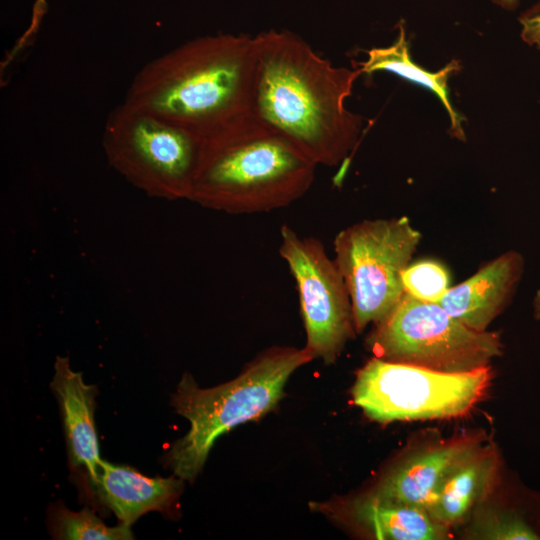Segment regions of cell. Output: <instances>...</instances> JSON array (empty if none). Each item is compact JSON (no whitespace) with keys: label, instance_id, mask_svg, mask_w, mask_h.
I'll use <instances>...</instances> for the list:
<instances>
[{"label":"cell","instance_id":"obj_1","mask_svg":"<svg viewBox=\"0 0 540 540\" xmlns=\"http://www.w3.org/2000/svg\"><path fill=\"white\" fill-rule=\"evenodd\" d=\"M252 115L318 166L343 163L362 118L346 109L358 68L334 66L288 30L253 36Z\"/></svg>","mask_w":540,"mask_h":540},{"label":"cell","instance_id":"obj_2","mask_svg":"<svg viewBox=\"0 0 540 540\" xmlns=\"http://www.w3.org/2000/svg\"><path fill=\"white\" fill-rule=\"evenodd\" d=\"M253 72V36H200L143 65L123 102L203 139L252 114Z\"/></svg>","mask_w":540,"mask_h":540},{"label":"cell","instance_id":"obj_3","mask_svg":"<svg viewBox=\"0 0 540 540\" xmlns=\"http://www.w3.org/2000/svg\"><path fill=\"white\" fill-rule=\"evenodd\" d=\"M317 166L251 114L202 139L188 200L228 214L270 212L303 197Z\"/></svg>","mask_w":540,"mask_h":540},{"label":"cell","instance_id":"obj_4","mask_svg":"<svg viewBox=\"0 0 540 540\" xmlns=\"http://www.w3.org/2000/svg\"><path fill=\"white\" fill-rule=\"evenodd\" d=\"M313 359L305 347H273L238 377L207 389L184 374L172 395V406L189 421L190 428L165 455L174 475L193 481L216 440L233 427L271 411L283 397L293 372Z\"/></svg>","mask_w":540,"mask_h":540},{"label":"cell","instance_id":"obj_5","mask_svg":"<svg viewBox=\"0 0 540 540\" xmlns=\"http://www.w3.org/2000/svg\"><path fill=\"white\" fill-rule=\"evenodd\" d=\"M102 146L108 164L146 195L188 200L202 152L197 135L122 102L106 118Z\"/></svg>","mask_w":540,"mask_h":540},{"label":"cell","instance_id":"obj_6","mask_svg":"<svg viewBox=\"0 0 540 540\" xmlns=\"http://www.w3.org/2000/svg\"><path fill=\"white\" fill-rule=\"evenodd\" d=\"M490 366L443 372L377 357L358 372L352 399L379 423L464 416L484 398L492 380Z\"/></svg>","mask_w":540,"mask_h":540},{"label":"cell","instance_id":"obj_7","mask_svg":"<svg viewBox=\"0 0 540 540\" xmlns=\"http://www.w3.org/2000/svg\"><path fill=\"white\" fill-rule=\"evenodd\" d=\"M366 344L374 357L443 372L484 368L503 353L498 333L471 329L440 304L407 293L374 324Z\"/></svg>","mask_w":540,"mask_h":540},{"label":"cell","instance_id":"obj_8","mask_svg":"<svg viewBox=\"0 0 540 540\" xmlns=\"http://www.w3.org/2000/svg\"><path fill=\"white\" fill-rule=\"evenodd\" d=\"M420 241L407 217L363 220L336 234L334 260L351 298L357 333L380 322L400 301L402 272Z\"/></svg>","mask_w":540,"mask_h":540},{"label":"cell","instance_id":"obj_9","mask_svg":"<svg viewBox=\"0 0 540 540\" xmlns=\"http://www.w3.org/2000/svg\"><path fill=\"white\" fill-rule=\"evenodd\" d=\"M280 238L279 254L298 290L305 348L314 358L331 364L357 334L344 278L319 239L300 236L288 225L280 228Z\"/></svg>","mask_w":540,"mask_h":540},{"label":"cell","instance_id":"obj_10","mask_svg":"<svg viewBox=\"0 0 540 540\" xmlns=\"http://www.w3.org/2000/svg\"><path fill=\"white\" fill-rule=\"evenodd\" d=\"M523 270L522 255L510 250L450 287L438 304L467 327L487 331L511 302Z\"/></svg>","mask_w":540,"mask_h":540},{"label":"cell","instance_id":"obj_11","mask_svg":"<svg viewBox=\"0 0 540 540\" xmlns=\"http://www.w3.org/2000/svg\"><path fill=\"white\" fill-rule=\"evenodd\" d=\"M483 443L479 434H469L420 449L395 465L371 493L427 510L450 471Z\"/></svg>","mask_w":540,"mask_h":540},{"label":"cell","instance_id":"obj_12","mask_svg":"<svg viewBox=\"0 0 540 540\" xmlns=\"http://www.w3.org/2000/svg\"><path fill=\"white\" fill-rule=\"evenodd\" d=\"M315 509L376 539L443 540L451 530L434 521L425 508L370 493L347 501L316 503Z\"/></svg>","mask_w":540,"mask_h":540},{"label":"cell","instance_id":"obj_13","mask_svg":"<svg viewBox=\"0 0 540 540\" xmlns=\"http://www.w3.org/2000/svg\"><path fill=\"white\" fill-rule=\"evenodd\" d=\"M51 389L61 411L69 463L85 467L94 486L102 462L94 421L97 387L86 384L82 373L72 370L68 357L57 356Z\"/></svg>","mask_w":540,"mask_h":540},{"label":"cell","instance_id":"obj_14","mask_svg":"<svg viewBox=\"0 0 540 540\" xmlns=\"http://www.w3.org/2000/svg\"><path fill=\"white\" fill-rule=\"evenodd\" d=\"M500 457L492 444H481L450 471L427 507L431 518L452 531L470 521L495 489Z\"/></svg>","mask_w":540,"mask_h":540},{"label":"cell","instance_id":"obj_15","mask_svg":"<svg viewBox=\"0 0 540 540\" xmlns=\"http://www.w3.org/2000/svg\"><path fill=\"white\" fill-rule=\"evenodd\" d=\"M94 487L120 523L131 526L142 515L169 507L180 495L183 480L175 475L147 477L131 467L102 460Z\"/></svg>","mask_w":540,"mask_h":540},{"label":"cell","instance_id":"obj_16","mask_svg":"<svg viewBox=\"0 0 540 540\" xmlns=\"http://www.w3.org/2000/svg\"><path fill=\"white\" fill-rule=\"evenodd\" d=\"M358 66L361 74L371 75L377 71H388L434 92L449 114L454 136L460 140L464 139L461 126L463 118L452 107L448 89L450 75L460 69L456 60L438 72H430L417 65L410 57L405 27L400 23L395 42L388 47L370 49L367 51V59L358 63Z\"/></svg>","mask_w":540,"mask_h":540},{"label":"cell","instance_id":"obj_17","mask_svg":"<svg viewBox=\"0 0 540 540\" xmlns=\"http://www.w3.org/2000/svg\"><path fill=\"white\" fill-rule=\"evenodd\" d=\"M52 535L66 540H130L133 533L130 525L120 523L110 527L90 509L75 512L57 505L50 517Z\"/></svg>","mask_w":540,"mask_h":540},{"label":"cell","instance_id":"obj_18","mask_svg":"<svg viewBox=\"0 0 540 540\" xmlns=\"http://www.w3.org/2000/svg\"><path fill=\"white\" fill-rule=\"evenodd\" d=\"M469 536L489 540H533L534 531L512 506L492 507L486 502L474 512Z\"/></svg>","mask_w":540,"mask_h":540},{"label":"cell","instance_id":"obj_19","mask_svg":"<svg viewBox=\"0 0 540 540\" xmlns=\"http://www.w3.org/2000/svg\"><path fill=\"white\" fill-rule=\"evenodd\" d=\"M404 292L429 303H439L450 286L446 267L435 260L410 263L402 272Z\"/></svg>","mask_w":540,"mask_h":540},{"label":"cell","instance_id":"obj_20","mask_svg":"<svg viewBox=\"0 0 540 540\" xmlns=\"http://www.w3.org/2000/svg\"><path fill=\"white\" fill-rule=\"evenodd\" d=\"M47 10V0H36L33 8L30 23L24 33L18 38L12 49L7 53L6 58L2 63V67L10 64L23 49H25L30 41L37 34L40 23Z\"/></svg>","mask_w":540,"mask_h":540},{"label":"cell","instance_id":"obj_21","mask_svg":"<svg viewBox=\"0 0 540 540\" xmlns=\"http://www.w3.org/2000/svg\"><path fill=\"white\" fill-rule=\"evenodd\" d=\"M519 22L522 26V40L540 48V2L522 13Z\"/></svg>","mask_w":540,"mask_h":540},{"label":"cell","instance_id":"obj_22","mask_svg":"<svg viewBox=\"0 0 540 540\" xmlns=\"http://www.w3.org/2000/svg\"><path fill=\"white\" fill-rule=\"evenodd\" d=\"M506 10H514L519 3V0H492Z\"/></svg>","mask_w":540,"mask_h":540},{"label":"cell","instance_id":"obj_23","mask_svg":"<svg viewBox=\"0 0 540 540\" xmlns=\"http://www.w3.org/2000/svg\"><path fill=\"white\" fill-rule=\"evenodd\" d=\"M533 313L535 319L540 321V288L536 291L533 299Z\"/></svg>","mask_w":540,"mask_h":540}]
</instances>
